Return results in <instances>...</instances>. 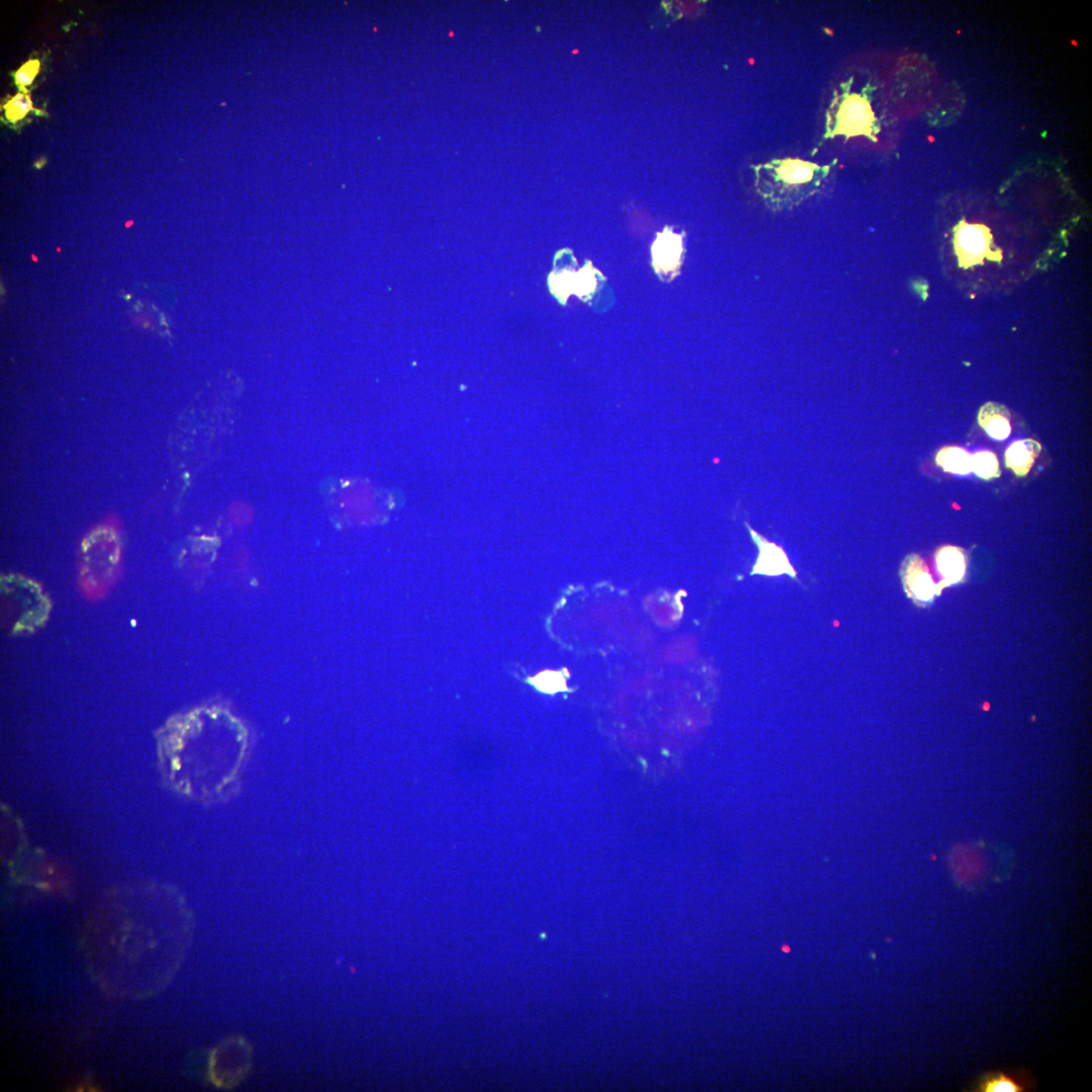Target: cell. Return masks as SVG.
Masks as SVG:
<instances>
[{
	"label": "cell",
	"instance_id": "1",
	"mask_svg": "<svg viewBox=\"0 0 1092 1092\" xmlns=\"http://www.w3.org/2000/svg\"><path fill=\"white\" fill-rule=\"evenodd\" d=\"M191 916L182 906L149 909L129 905L99 911L83 933L89 973L110 996L146 998L171 982L193 938Z\"/></svg>",
	"mask_w": 1092,
	"mask_h": 1092
},
{
	"label": "cell",
	"instance_id": "2",
	"mask_svg": "<svg viewBox=\"0 0 1092 1092\" xmlns=\"http://www.w3.org/2000/svg\"><path fill=\"white\" fill-rule=\"evenodd\" d=\"M830 165L800 159H775L753 166L756 189L774 211L794 209L815 196L829 176Z\"/></svg>",
	"mask_w": 1092,
	"mask_h": 1092
},
{
	"label": "cell",
	"instance_id": "3",
	"mask_svg": "<svg viewBox=\"0 0 1092 1092\" xmlns=\"http://www.w3.org/2000/svg\"><path fill=\"white\" fill-rule=\"evenodd\" d=\"M853 83L854 77L834 92L827 110L823 140L843 136L848 142L850 138L864 136L878 142L880 125L871 106L873 88L867 85L861 93H853Z\"/></svg>",
	"mask_w": 1092,
	"mask_h": 1092
},
{
	"label": "cell",
	"instance_id": "4",
	"mask_svg": "<svg viewBox=\"0 0 1092 1092\" xmlns=\"http://www.w3.org/2000/svg\"><path fill=\"white\" fill-rule=\"evenodd\" d=\"M4 617L14 632L30 631L42 626L49 613V604L35 584L24 578L3 579Z\"/></svg>",
	"mask_w": 1092,
	"mask_h": 1092
},
{
	"label": "cell",
	"instance_id": "5",
	"mask_svg": "<svg viewBox=\"0 0 1092 1092\" xmlns=\"http://www.w3.org/2000/svg\"><path fill=\"white\" fill-rule=\"evenodd\" d=\"M120 541L108 528L95 531L84 540L83 548V581L85 589L102 594L119 573Z\"/></svg>",
	"mask_w": 1092,
	"mask_h": 1092
},
{
	"label": "cell",
	"instance_id": "6",
	"mask_svg": "<svg viewBox=\"0 0 1092 1092\" xmlns=\"http://www.w3.org/2000/svg\"><path fill=\"white\" fill-rule=\"evenodd\" d=\"M253 1060L249 1041L233 1035L220 1042L209 1060V1077L216 1087L231 1089L239 1086L251 1072Z\"/></svg>",
	"mask_w": 1092,
	"mask_h": 1092
},
{
	"label": "cell",
	"instance_id": "7",
	"mask_svg": "<svg viewBox=\"0 0 1092 1092\" xmlns=\"http://www.w3.org/2000/svg\"><path fill=\"white\" fill-rule=\"evenodd\" d=\"M954 243L960 265L971 267L982 262L988 254L991 234L984 225L962 221L955 229Z\"/></svg>",
	"mask_w": 1092,
	"mask_h": 1092
},
{
	"label": "cell",
	"instance_id": "8",
	"mask_svg": "<svg viewBox=\"0 0 1092 1092\" xmlns=\"http://www.w3.org/2000/svg\"><path fill=\"white\" fill-rule=\"evenodd\" d=\"M748 527L754 541L760 549L759 559H757L753 573L766 576L787 574L790 577L796 578V572L793 565H790L784 551L759 536L749 526Z\"/></svg>",
	"mask_w": 1092,
	"mask_h": 1092
},
{
	"label": "cell",
	"instance_id": "9",
	"mask_svg": "<svg viewBox=\"0 0 1092 1092\" xmlns=\"http://www.w3.org/2000/svg\"><path fill=\"white\" fill-rule=\"evenodd\" d=\"M683 241L668 228L657 235L654 243V265L657 273H677L681 266Z\"/></svg>",
	"mask_w": 1092,
	"mask_h": 1092
},
{
	"label": "cell",
	"instance_id": "10",
	"mask_svg": "<svg viewBox=\"0 0 1092 1092\" xmlns=\"http://www.w3.org/2000/svg\"><path fill=\"white\" fill-rule=\"evenodd\" d=\"M902 577L910 595L919 601L928 602L934 596L935 585L928 566L918 555L908 557L902 565Z\"/></svg>",
	"mask_w": 1092,
	"mask_h": 1092
},
{
	"label": "cell",
	"instance_id": "11",
	"mask_svg": "<svg viewBox=\"0 0 1092 1092\" xmlns=\"http://www.w3.org/2000/svg\"><path fill=\"white\" fill-rule=\"evenodd\" d=\"M1034 1088L1033 1079L1026 1073H988L979 1080L976 1092H1024Z\"/></svg>",
	"mask_w": 1092,
	"mask_h": 1092
},
{
	"label": "cell",
	"instance_id": "12",
	"mask_svg": "<svg viewBox=\"0 0 1092 1092\" xmlns=\"http://www.w3.org/2000/svg\"><path fill=\"white\" fill-rule=\"evenodd\" d=\"M1042 451V445L1034 439L1013 442L1006 452V465L1018 476H1026Z\"/></svg>",
	"mask_w": 1092,
	"mask_h": 1092
},
{
	"label": "cell",
	"instance_id": "13",
	"mask_svg": "<svg viewBox=\"0 0 1092 1092\" xmlns=\"http://www.w3.org/2000/svg\"><path fill=\"white\" fill-rule=\"evenodd\" d=\"M978 422L991 438L1006 440L1010 436V413L1004 405L987 403L980 409Z\"/></svg>",
	"mask_w": 1092,
	"mask_h": 1092
},
{
	"label": "cell",
	"instance_id": "14",
	"mask_svg": "<svg viewBox=\"0 0 1092 1092\" xmlns=\"http://www.w3.org/2000/svg\"><path fill=\"white\" fill-rule=\"evenodd\" d=\"M938 570L945 578V583L955 584L960 582L966 572V559L963 552L955 546H945L935 556Z\"/></svg>",
	"mask_w": 1092,
	"mask_h": 1092
},
{
	"label": "cell",
	"instance_id": "15",
	"mask_svg": "<svg viewBox=\"0 0 1092 1092\" xmlns=\"http://www.w3.org/2000/svg\"><path fill=\"white\" fill-rule=\"evenodd\" d=\"M935 463L946 473L967 476L972 472V455L961 448L942 449L935 458Z\"/></svg>",
	"mask_w": 1092,
	"mask_h": 1092
},
{
	"label": "cell",
	"instance_id": "16",
	"mask_svg": "<svg viewBox=\"0 0 1092 1092\" xmlns=\"http://www.w3.org/2000/svg\"><path fill=\"white\" fill-rule=\"evenodd\" d=\"M972 472L985 481L1000 476L997 455L991 451H979L972 455Z\"/></svg>",
	"mask_w": 1092,
	"mask_h": 1092
},
{
	"label": "cell",
	"instance_id": "17",
	"mask_svg": "<svg viewBox=\"0 0 1092 1092\" xmlns=\"http://www.w3.org/2000/svg\"><path fill=\"white\" fill-rule=\"evenodd\" d=\"M4 108L6 109V117L9 121L14 122V124L18 121L24 119L31 110L35 109L32 107L30 95L24 93H19L11 98Z\"/></svg>",
	"mask_w": 1092,
	"mask_h": 1092
},
{
	"label": "cell",
	"instance_id": "18",
	"mask_svg": "<svg viewBox=\"0 0 1092 1092\" xmlns=\"http://www.w3.org/2000/svg\"><path fill=\"white\" fill-rule=\"evenodd\" d=\"M40 66L39 60H31L22 65L15 74L16 83L22 93L28 94L26 87L31 85L33 80H35V77L40 71Z\"/></svg>",
	"mask_w": 1092,
	"mask_h": 1092
},
{
	"label": "cell",
	"instance_id": "19",
	"mask_svg": "<svg viewBox=\"0 0 1092 1092\" xmlns=\"http://www.w3.org/2000/svg\"><path fill=\"white\" fill-rule=\"evenodd\" d=\"M44 164H46V160H44V159H41L40 161H38V162L36 163V167H38V169H41V167H43V166H44Z\"/></svg>",
	"mask_w": 1092,
	"mask_h": 1092
}]
</instances>
